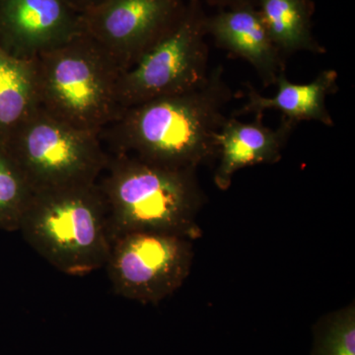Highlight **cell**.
Listing matches in <instances>:
<instances>
[{
    "label": "cell",
    "instance_id": "cell-1",
    "mask_svg": "<svg viewBox=\"0 0 355 355\" xmlns=\"http://www.w3.org/2000/svg\"><path fill=\"white\" fill-rule=\"evenodd\" d=\"M234 93L221 65L198 87L123 108L99 133L111 155L135 156L181 169L216 159V135Z\"/></svg>",
    "mask_w": 355,
    "mask_h": 355
},
{
    "label": "cell",
    "instance_id": "cell-2",
    "mask_svg": "<svg viewBox=\"0 0 355 355\" xmlns=\"http://www.w3.org/2000/svg\"><path fill=\"white\" fill-rule=\"evenodd\" d=\"M98 184L108 207L112 243L135 231L172 233L191 240L202 236L197 218L205 195L197 169L110 154Z\"/></svg>",
    "mask_w": 355,
    "mask_h": 355
},
{
    "label": "cell",
    "instance_id": "cell-3",
    "mask_svg": "<svg viewBox=\"0 0 355 355\" xmlns=\"http://www.w3.org/2000/svg\"><path fill=\"white\" fill-rule=\"evenodd\" d=\"M18 231L44 260L70 275L104 268L111 252L108 207L98 182L35 193Z\"/></svg>",
    "mask_w": 355,
    "mask_h": 355
},
{
    "label": "cell",
    "instance_id": "cell-4",
    "mask_svg": "<svg viewBox=\"0 0 355 355\" xmlns=\"http://www.w3.org/2000/svg\"><path fill=\"white\" fill-rule=\"evenodd\" d=\"M39 108L79 130L100 133L123 111L118 100L123 71L85 33L35 58Z\"/></svg>",
    "mask_w": 355,
    "mask_h": 355
},
{
    "label": "cell",
    "instance_id": "cell-5",
    "mask_svg": "<svg viewBox=\"0 0 355 355\" xmlns=\"http://www.w3.org/2000/svg\"><path fill=\"white\" fill-rule=\"evenodd\" d=\"M4 146L34 193L97 183L110 160L99 133L71 127L40 108Z\"/></svg>",
    "mask_w": 355,
    "mask_h": 355
},
{
    "label": "cell",
    "instance_id": "cell-6",
    "mask_svg": "<svg viewBox=\"0 0 355 355\" xmlns=\"http://www.w3.org/2000/svg\"><path fill=\"white\" fill-rule=\"evenodd\" d=\"M207 19L202 0H187L183 16L171 31L121 74L118 83L121 108L184 92L207 80Z\"/></svg>",
    "mask_w": 355,
    "mask_h": 355
},
{
    "label": "cell",
    "instance_id": "cell-7",
    "mask_svg": "<svg viewBox=\"0 0 355 355\" xmlns=\"http://www.w3.org/2000/svg\"><path fill=\"white\" fill-rule=\"evenodd\" d=\"M193 260V240L135 231L114 240L105 268L114 294L142 304H158L183 286Z\"/></svg>",
    "mask_w": 355,
    "mask_h": 355
},
{
    "label": "cell",
    "instance_id": "cell-8",
    "mask_svg": "<svg viewBox=\"0 0 355 355\" xmlns=\"http://www.w3.org/2000/svg\"><path fill=\"white\" fill-rule=\"evenodd\" d=\"M186 0H103L81 14L83 32L125 72L181 19Z\"/></svg>",
    "mask_w": 355,
    "mask_h": 355
},
{
    "label": "cell",
    "instance_id": "cell-9",
    "mask_svg": "<svg viewBox=\"0 0 355 355\" xmlns=\"http://www.w3.org/2000/svg\"><path fill=\"white\" fill-rule=\"evenodd\" d=\"M83 17L64 0H0V46L35 58L83 34Z\"/></svg>",
    "mask_w": 355,
    "mask_h": 355
},
{
    "label": "cell",
    "instance_id": "cell-10",
    "mask_svg": "<svg viewBox=\"0 0 355 355\" xmlns=\"http://www.w3.org/2000/svg\"><path fill=\"white\" fill-rule=\"evenodd\" d=\"M263 114H254L252 123L231 116L216 133L218 166L214 182L219 190L227 191L239 170L250 166L275 164L282 160V153L298 123L282 116L279 127L270 128L263 125Z\"/></svg>",
    "mask_w": 355,
    "mask_h": 355
},
{
    "label": "cell",
    "instance_id": "cell-11",
    "mask_svg": "<svg viewBox=\"0 0 355 355\" xmlns=\"http://www.w3.org/2000/svg\"><path fill=\"white\" fill-rule=\"evenodd\" d=\"M207 32L216 46L251 64L263 87L275 86L286 72V60L272 43L254 1L207 15Z\"/></svg>",
    "mask_w": 355,
    "mask_h": 355
},
{
    "label": "cell",
    "instance_id": "cell-12",
    "mask_svg": "<svg viewBox=\"0 0 355 355\" xmlns=\"http://www.w3.org/2000/svg\"><path fill=\"white\" fill-rule=\"evenodd\" d=\"M277 91L272 97L259 93L251 83H247V102L232 114V116L248 114H265L268 110L282 112V116L296 123L314 121L326 127H334L335 121L327 107V98L338 91V74L336 70L322 71L310 83H292L286 72L280 73L275 85Z\"/></svg>",
    "mask_w": 355,
    "mask_h": 355
},
{
    "label": "cell",
    "instance_id": "cell-13",
    "mask_svg": "<svg viewBox=\"0 0 355 355\" xmlns=\"http://www.w3.org/2000/svg\"><path fill=\"white\" fill-rule=\"evenodd\" d=\"M272 43L286 58L299 51L324 55L313 33L315 0H254Z\"/></svg>",
    "mask_w": 355,
    "mask_h": 355
},
{
    "label": "cell",
    "instance_id": "cell-14",
    "mask_svg": "<svg viewBox=\"0 0 355 355\" xmlns=\"http://www.w3.org/2000/svg\"><path fill=\"white\" fill-rule=\"evenodd\" d=\"M39 109L34 60H20L0 46V144Z\"/></svg>",
    "mask_w": 355,
    "mask_h": 355
},
{
    "label": "cell",
    "instance_id": "cell-15",
    "mask_svg": "<svg viewBox=\"0 0 355 355\" xmlns=\"http://www.w3.org/2000/svg\"><path fill=\"white\" fill-rule=\"evenodd\" d=\"M34 195L12 156L0 144V230H19Z\"/></svg>",
    "mask_w": 355,
    "mask_h": 355
},
{
    "label": "cell",
    "instance_id": "cell-16",
    "mask_svg": "<svg viewBox=\"0 0 355 355\" xmlns=\"http://www.w3.org/2000/svg\"><path fill=\"white\" fill-rule=\"evenodd\" d=\"M313 331L312 355H355L354 303L322 318Z\"/></svg>",
    "mask_w": 355,
    "mask_h": 355
},
{
    "label": "cell",
    "instance_id": "cell-17",
    "mask_svg": "<svg viewBox=\"0 0 355 355\" xmlns=\"http://www.w3.org/2000/svg\"><path fill=\"white\" fill-rule=\"evenodd\" d=\"M252 1H254V0H202V3L214 7V8H217L218 10L233 8V7L241 6V4Z\"/></svg>",
    "mask_w": 355,
    "mask_h": 355
},
{
    "label": "cell",
    "instance_id": "cell-18",
    "mask_svg": "<svg viewBox=\"0 0 355 355\" xmlns=\"http://www.w3.org/2000/svg\"><path fill=\"white\" fill-rule=\"evenodd\" d=\"M64 1L77 12L83 14L101 3L103 0H64Z\"/></svg>",
    "mask_w": 355,
    "mask_h": 355
}]
</instances>
